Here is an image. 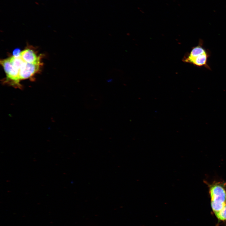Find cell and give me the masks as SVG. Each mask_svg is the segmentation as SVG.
I'll return each mask as SVG.
<instances>
[{
    "label": "cell",
    "instance_id": "8992f818",
    "mask_svg": "<svg viewBox=\"0 0 226 226\" xmlns=\"http://www.w3.org/2000/svg\"><path fill=\"white\" fill-rule=\"evenodd\" d=\"M208 55L206 52L202 54L192 60L190 63L198 66H207V64Z\"/></svg>",
    "mask_w": 226,
    "mask_h": 226
},
{
    "label": "cell",
    "instance_id": "6da1fadb",
    "mask_svg": "<svg viewBox=\"0 0 226 226\" xmlns=\"http://www.w3.org/2000/svg\"><path fill=\"white\" fill-rule=\"evenodd\" d=\"M209 192L211 208L215 214L220 211L226 205V190L222 183L218 182L210 186Z\"/></svg>",
    "mask_w": 226,
    "mask_h": 226
},
{
    "label": "cell",
    "instance_id": "52a82bcc",
    "mask_svg": "<svg viewBox=\"0 0 226 226\" xmlns=\"http://www.w3.org/2000/svg\"><path fill=\"white\" fill-rule=\"evenodd\" d=\"M215 214L219 221H226V205L220 211Z\"/></svg>",
    "mask_w": 226,
    "mask_h": 226
},
{
    "label": "cell",
    "instance_id": "3957f363",
    "mask_svg": "<svg viewBox=\"0 0 226 226\" xmlns=\"http://www.w3.org/2000/svg\"><path fill=\"white\" fill-rule=\"evenodd\" d=\"M40 65V61L34 63H30L24 61L19 69L20 80L31 77L38 72Z\"/></svg>",
    "mask_w": 226,
    "mask_h": 226
},
{
    "label": "cell",
    "instance_id": "ba28073f",
    "mask_svg": "<svg viewBox=\"0 0 226 226\" xmlns=\"http://www.w3.org/2000/svg\"><path fill=\"white\" fill-rule=\"evenodd\" d=\"M21 51L20 49L17 48L14 50L13 51V56H18L20 55Z\"/></svg>",
    "mask_w": 226,
    "mask_h": 226
},
{
    "label": "cell",
    "instance_id": "277c9868",
    "mask_svg": "<svg viewBox=\"0 0 226 226\" xmlns=\"http://www.w3.org/2000/svg\"><path fill=\"white\" fill-rule=\"evenodd\" d=\"M20 56L24 62L30 63H34L41 61V55L37 56L33 50L30 49L21 51Z\"/></svg>",
    "mask_w": 226,
    "mask_h": 226
},
{
    "label": "cell",
    "instance_id": "7a4b0ae2",
    "mask_svg": "<svg viewBox=\"0 0 226 226\" xmlns=\"http://www.w3.org/2000/svg\"><path fill=\"white\" fill-rule=\"evenodd\" d=\"M0 64L3 66L6 76L4 80V83L16 88H21L19 70L13 65L9 58L1 60Z\"/></svg>",
    "mask_w": 226,
    "mask_h": 226
},
{
    "label": "cell",
    "instance_id": "5b68a950",
    "mask_svg": "<svg viewBox=\"0 0 226 226\" xmlns=\"http://www.w3.org/2000/svg\"><path fill=\"white\" fill-rule=\"evenodd\" d=\"M206 52L205 50L201 45L198 46L192 49L189 56L184 60V61L190 63L193 59Z\"/></svg>",
    "mask_w": 226,
    "mask_h": 226
}]
</instances>
